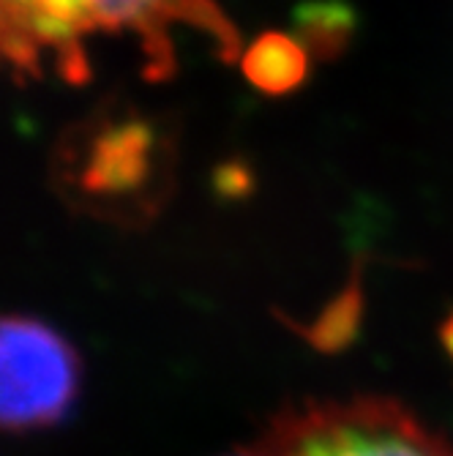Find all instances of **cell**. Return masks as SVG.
I'll return each mask as SVG.
<instances>
[{"instance_id":"cell-1","label":"cell","mask_w":453,"mask_h":456,"mask_svg":"<svg viewBox=\"0 0 453 456\" xmlns=\"http://www.w3.org/2000/svg\"><path fill=\"white\" fill-rule=\"evenodd\" d=\"M0 17L4 55L17 79L53 69L79 86L91 77L85 41L101 33H134L148 79L175 71V25L208 36L222 61H235L240 47L238 30L214 0H4Z\"/></svg>"},{"instance_id":"cell-2","label":"cell","mask_w":453,"mask_h":456,"mask_svg":"<svg viewBox=\"0 0 453 456\" xmlns=\"http://www.w3.org/2000/svg\"><path fill=\"white\" fill-rule=\"evenodd\" d=\"M173 145L137 112H101L71 129L55 173L74 208L117 224H142L170 189Z\"/></svg>"},{"instance_id":"cell-3","label":"cell","mask_w":453,"mask_h":456,"mask_svg":"<svg viewBox=\"0 0 453 456\" xmlns=\"http://www.w3.org/2000/svg\"><path fill=\"white\" fill-rule=\"evenodd\" d=\"M263 456H453V443L391 396L306 399L276 412Z\"/></svg>"},{"instance_id":"cell-4","label":"cell","mask_w":453,"mask_h":456,"mask_svg":"<svg viewBox=\"0 0 453 456\" xmlns=\"http://www.w3.org/2000/svg\"><path fill=\"white\" fill-rule=\"evenodd\" d=\"M82 386L74 345L47 322L9 314L0 325V421L12 435L61 424Z\"/></svg>"},{"instance_id":"cell-5","label":"cell","mask_w":453,"mask_h":456,"mask_svg":"<svg viewBox=\"0 0 453 456\" xmlns=\"http://www.w3.org/2000/svg\"><path fill=\"white\" fill-rule=\"evenodd\" d=\"M311 55L301 38L287 33H263L240 55V71L268 96H284L301 88L309 77Z\"/></svg>"},{"instance_id":"cell-6","label":"cell","mask_w":453,"mask_h":456,"mask_svg":"<svg viewBox=\"0 0 453 456\" xmlns=\"http://www.w3.org/2000/svg\"><path fill=\"white\" fill-rule=\"evenodd\" d=\"M352 12L339 0H317L298 9L295 30L311 58H336L352 36Z\"/></svg>"},{"instance_id":"cell-7","label":"cell","mask_w":453,"mask_h":456,"mask_svg":"<svg viewBox=\"0 0 453 456\" xmlns=\"http://www.w3.org/2000/svg\"><path fill=\"white\" fill-rule=\"evenodd\" d=\"M360 317H363V293H360V279L355 276L352 281L344 284L342 293H336L322 306V312L306 328H301V334L311 347L322 353H336L355 339Z\"/></svg>"},{"instance_id":"cell-8","label":"cell","mask_w":453,"mask_h":456,"mask_svg":"<svg viewBox=\"0 0 453 456\" xmlns=\"http://www.w3.org/2000/svg\"><path fill=\"white\" fill-rule=\"evenodd\" d=\"M243 178H246V170H240V167H222L219 175H216L219 189L222 191H230V194H240L246 189Z\"/></svg>"},{"instance_id":"cell-9","label":"cell","mask_w":453,"mask_h":456,"mask_svg":"<svg viewBox=\"0 0 453 456\" xmlns=\"http://www.w3.org/2000/svg\"><path fill=\"white\" fill-rule=\"evenodd\" d=\"M440 345H442V350H445V355L450 358V363H453V312L442 320V325H440Z\"/></svg>"},{"instance_id":"cell-10","label":"cell","mask_w":453,"mask_h":456,"mask_svg":"<svg viewBox=\"0 0 453 456\" xmlns=\"http://www.w3.org/2000/svg\"><path fill=\"white\" fill-rule=\"evenodd\" d=\"M230 456H263L257 448H246V451H240V453H230Z\"/></svg>"}]
</instances>
